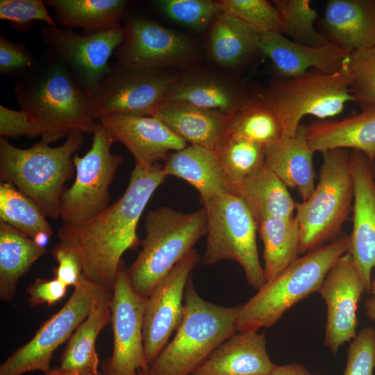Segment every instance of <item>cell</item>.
Wrapping results in <instances>:
<instances>
[{"instance_id":"cell-1","label":"cell","mask_w":375,"mask_h":375,"mask_svg":"<svg viewBox=\"0 0 375 375\" xmlns=\"http://www.w3.org/2000/svg\"><path fill=\"white\" fill-rule=\"evenodd\" d=\"M166 177L160 163H135L125 192L114 203L85 222L62 224L58 231L59 242L79 256L85 278L112 292L122 256L138 247L140 218Z\"/></svg>"},{"instance_id":"cell-2","label":"cell","mask_w":375,"mask_h":375,"mask_svg":"<svg viewBox=\"0 0 375 375\" xmlns=\"http://www.w3.org/2000/svg\"><path fill=\"white\" fill-rule=\"evenodd\" d=\"M14 93L49 144L74 132L93 133L91 94L70 69L49 51L31 71L16 78Z\"/></svg>"},{"instance_id":"cell-3","label":"cell","mask_w":375,"mask_h":375,"mask_svg":"<svg viewBox=\"0 0 375 375\" xmlns=\"http://www.w3.org/2000/svg\"><path fill=\"white\" fill-rule=\"evenodd\" d=\"M84 142L83 133H70L53 147L40 142L22 149L0 137V178L31 198L51 219L60 217L65 183L75 172L73 157Z\"/></svg>"},{"instance_id":"cell-4","label":"cell","mask_w":375,"mask_h":375,"mask_svg":"<svg viewBox=\"0 0 375 375\" xmlns=\"http://www.w3.org/2000/svg\"><path fill=\"white\" fill-rule=\"evenodd\" d=\"M349 236L340 234L333 241L298 257L273 280L241 305L238 331H258L274 325L295 303L318 292L328 272L349 248Z\"/></svg>"},{"instance_id":"cell-5","label":"cell","mask_w":375,"mask_h":375,"mask_svg":"<svg viewBox=\"0 0 375 375\" xmlns=\"http://www.w3.org/2000/svg\"><path fill=\"white\" fill-rule=\"evenodd\" d=\"M241 306L225 307L202 299L191 276L184 294V315L173 340L146 372L147 375H190L235 333Z\"/></svg>"},{"instance_id":"cell-6","label":"cell","mask_w":375,"mask_h":375,"mask_svg":"<svg viewBox=\"0 0 375 375\" xmlns=\"http://www.w3.org/2000/svg\"><path fill=\"white\" fill-rule=\"evenodd\" d=\"M142 250L126 269L135 291L147 299L160 281L207 233L205 208L191 212L168 206L151 210L144 219Z\"/></svg>"},{"instance_id":"cell-7","label":"cell","mask_w":375,"mask_h":375,"mask_svg":"<svg viewBox=\"0 0 375 375\" xmlns=\"http://www.w3.org/2000/svg\"><path fill=\"white\" fill-rule=\"evenodd\" d=\"M322 153L317 185L306 200L295 205L299 255L338 237L352 210L354 186L349 149H334Z\"/></svg>"},{"instance_id":"cell-8","label":"cell","mask_w":375,"mask_h":375,"mask_svg":"<svg viewBox=\"0 0 375 375\" xmlns=\"http://www.w3.org/2000/svg\"><path fill=\"white\" fill-rule=\"evenodd\" d=\"M351 85L349 66L332 74L311 70L295 78L278 77L264 97L280 122L282 137H288L297 133L304 116L328 119L342 112L353 101Z\"/></svg>"},{"instance_id":"cell-9","label":"cell","mask_w":375,"mask_h":375,"mask_svg":"<svg viewBox=\"0 0 375 375\" xmlns=\"http://www.w3.org/2000/svg\"><path fill=\"white\" fill-rule=\"evenodd\" d=\"M202 203L207 215L203 262L210 265L224 260L236 261L247 283L259 290L266 282L256 244L258 220L235 194H223Z\"/></svg>"},{"instance_id":"cell-10","label":"cell","mask_w":375,"mask_h":375,"mask_svg":"<svg viewBox=\"0 0 375 375\" xmlns=\"http://www.w3.org/2000/svg\"><path fill=\"white\" fill-rule=\"evenodd\" d=\"M92 134L90 150L73 157L76 178L65 188L60 205L63 224L85 222L110 206V186L123 158L111 152L115 142L99 122Z\"/></svg>"},{"instance_id":"cell-11","label":"cell","mask_w":375,"mask_h":375,"mask_svg":"<svg viewBox=\"0 0 375 375\" xmlns=\"http://www.w3.org/2000/svg\"><path fill=\"white\" fill-rule=\"evenodd\" d=\"M178 79L162 69L110 65L91 94L92 118L115 113L153 117Z\"/></svg>"},{"instance_id":"cell-12","label":"cell","mask_w":375,"mask_h":375,"mask_svg":"<svg viewBox=\"0 0 375 375\" xmlns=\"http://www.w3.org/2000/svg\"><path fill=\"white\" fill-rule=\"evenodd\" d=\"M112 292L83 276L63 307L44 322L29 342L16 350L0 366V375H22L33 371L44 374L56 349L69 340L88 317L92 304Z\"/></svg>"},{"instance_id":"cell-13","label":"cell","mask_w":375,"mask_h":375,"mask_svg":"<svg viewBox=\"0 0 375 375\" xmlns=\"http://www.w3.org/2000/svg\"><path fill=\"white\" fill-rule=\"evenodd\" d=\"M147 299L133 289L126 269L121 265L114 283L111 299L113 348L105 360L103 375H136L146 372L143 319Z\"/></svg>"},{"instance_id":"cell-14","label":"cell","mask_w":375,"mask_h":375,"mask_svg":"<svg viewBox=\"0 0 375 375\" xmlns=\"http://www.w3.org/2000/svg\"><path fill=\"white\" fill-rule=\"evenodd\" d=\"M124 33L120 25L104 32L83 34L71 28L46 26L42 38L47 51L60 59L91 94L108 72V60Z\"/></svg>"},{"instance_id":"cell-15","label":"cell","mask_w":375,"mask_h":375,"mask_svg":"<svg viewBox=\"0 0 375 375\" xmlns=\"http://www.w3.org/2000/svg\"><path fill=\"white\" fill-rule=\"evenodd\" d=\"M199 262V254L193 249L175 265L147 299L143 340L148 366L167 345L171 335L182 322L185 288Z\"/></svg>"},{"instance_id":"cell-16","label":"cell","mask_w":375,"mask_h":375,"mask_svg":"<svg viewBox=\"0 0 375 375\" xmlns=\"http://www.w3.org/2000/svg\"><path fill=\"white\" fill-rule=\"evenodd\" d=\"M318 292L327 308L324 344L335 355L357 334L358 304L366 292L361 271L349 252L331 267Z\"/></svg>"},{"instance_id":"cell-17","label":"cell","mask_w":375,"mask_h":375,"mask_svg":"<svg viewBox=\"0 0 375 375\" xmlns=\"http://www.w3.org/2000/svg\"><path fill=\"white\" fill-rule=\"evenodd\" d=\"M124 38L115 51L117 62L162 69L192 58L194 46L185 35L150 19L126 20Z\"/></svg>"},{"instance_id":"cell-18","label":"cell","mask_w":375,"mask_h":375,"mask_svg":"<svg viewBox=\"0 0 375 375\" xmlns=\"http://www.w3.org/2000/svg\"><path fill=\"white\" fill-rule=\"evenodd\" d=\"M249 32L258 52L272 61L278 77L295 78L311 70L332 74L349 66L350 53L331 42L307 46L280 33L261 31L250 25Z\"/></svg>"},{"instance_id":"cell-19","label":"cell","mask_w":375,"mask_h":375,"mask_svg":"<svg viewBox=\"0 0 375 375\" xmlns=\"http://www.w3.org/2000/svg\"><path fill=\"white\" fill-rule=\"evenodd\" d=\"M350 164L354 195L353 229L348 252L362 274L367 293L372 292V272L375 267V178L374 163L362 152L353 150Z\"/></svg>"},{"instance_id":"cell-20","label":"cell","mask_w":375,"mask_h":375,"mask_svg":"<svg viewBox=\"0 0 375 375\" xmlns=\"http://www.w3.org/2000/svg\"><path fill=\"white\" fill-rule=\"evenodd\" d=\"M112 140L122 143L135 163L152 165L189 144L155 117L108 114L98 119Z\"/></svg>"},{"instance_id":"cell-21","label":"cell","mask_w":375,"mask_h":375,"mask_svg":"<svg viewBox=\"0 0 375 375\" xmlns=\"http://www.w3.org/2000/svg\"><path fill=\"white\" fill-rule=\"evenodd\" d=\"M222 343L190 375H269L276 366L265 334L239 331Z\"/></svg>"},{"instance_id":"cell-22","label":"cell","mask_w":375,"mask_h":375,"mask_svg":"<svg viewBox=\"0 0 375 375\" xmlns=\"http://www.w3.org/2000/svg\"><path fill=\"white\" fill-rule=\"evenodd\" d=\"M163 170L167 176L181 178L199 193L202 202L223 194L235 192V185L219 156L206 148L188 145L170 153Z\"/></svg>"},{"instance_id":"cell-23","label":"cell","mask_w":375,"mask_h":375,"mask_svg":"<svg viewBox=\"0 0 375 375\" xmlns=\"http://www.w3.org/2000/svg\"><path fill=\"white\" fill-rule=\"evenodd\" d=\"M322 24L329 42L349 53L375 47V0H329Z\"/></svg>"},{"instance_id":"cell-24","label":"cell","mask_w":375,"mask_h":375,"mask_svg":"<svg viewBox=\"0 0 375 375\" xmlns=\"http://www.w3.org/2000/svg\"><path fill=\"white\" fill-rule=\"evenodd\" d=\"M233 116L190 106L162 103L153 117L162 121L188 144L206 148L218 155L228 135Z\"/></svg>"},{"instance_id":"cell-25","label":"cell","mask_w":375,"mask_h":375,"mask_svg":"<svg viewBox=\"0 0 375 375\" xmlns=\"http://www.w3.org/2000/svg\"><path fill=\"white\" fill-rule=\"evenodd\" d=\"M264 165L288 188L297 189L302 201L313 192L315 169L313 150L307 137L306 125L301 124L297 133L282 137L265 148Z\"/></svg>"},{"instance_id":"cell-26","label":"cell","mask_w":375,"mask_h":375,"mask_svg":"<svg viewBox=\"0 0 375 375\" xmlns=\"http://www.w3.org/2000/svg\"><path fill=\"white\" fill-rule=\"evenodd\" d=\"M313 151L352 149L375 160V111L361 110L342 119H319L306 126Z\"/></svg>"},{"instance_id":"cell-27","label":"cell","mask_w":375,"mask_h":375,"mask_svg":"<svg viewBox=\"0 0 375 375\" xmlns=\"http://www.w3.org/2000/svg\"><path fill=\"white\" fill-rule=\"evenodd\" d=\"M111 299L112 292H106L94 302L88 317L69 338L60 358V370L100 375L95 344L101 330L111 321Z\"/></svg>"},{"instance_id":"cell-28","label":"cell","mask_w":375,"mask_h":375,"mask_svg":"<svg viewBox=\"0 0 375 375\" xmlns=\"http://www.w3.org/2000/svg\"><path fill=\"white\" fill-rule=\"evenodd\" d=\"M248 98L223 81L196 75L178 78L162 103L190 106L233 116Z\"/></svg>"},{"instance_id":"cell-29","label":"cell","mask_w":375,"mask_h":375,"mask_svg":"<svg viewBox=\"0 0 375 375\" xmlns=\"http://www.w3.org/2000/svg\"><path fill=\"white\" fill-rule=\"evenodd\" d=\"M55 10L58 23L67 28H82L83 33L109 31L119 25L128 11L124 0H45Z\"/></svg>"},{"instance_id":"cell-30","label":"cell","mask_w":375,"mask_h":375,"mask_svg":"<svg viewBox=\"0 0 375 375\" xmlns=\"http://www.w3.org/2000/svg\"><path fill=\"white\" fill-rule=\"evenodd\" d=\"M234 194L244 201L258 224L267 217L294 216L296 202L288 188L265 165L237 184Z\"/></svg>"},{"instance_id":"cell-31","label":"cell","mask_w":375,"mask_h":375,"mask_svg":"<svg viewBox=\"0 0 375 375\" xmlns=\"http://www.w3.org/2000/svg\"><path fill=\"white\" fill-rule=\"evenodd\" d=\"M47 253L33 240L14 227L0 222V297L15 299L18 281Z\"/></svg>"},{"instance_id":"cell-32","label":"cell","mask_w":375,"mask_h":375,"mask_svg":"<svg viewBox=\"0 0 375 375\" xmlns=\"http://www.w3.org/2000/svg\"><path fill=\"white\" fill-rule=\"evenodd\" d=\"M263 243V272L269 282L293 262L299 255V226L297 217H267L258 224Z\"/></svg>"},{"instance_id":"cell-33","label":"cell","mask_w":375,"mask_h":375,"mask_svg":"<svg viewBox=\"0 0 375 375\" xmlns=\"http://www.w3.org/2000/svg\"><path fill=\"white\" fill-rule=\"evenodd\" d=\"M228 135L240 137L264 147L282 138L280 122L264 95L249 97L233 116Z\"/></svg>"},{"instance_id":"cell-34","label":"cell","mask_w":375,"mask_h":375,"mask_svg":"<svg viewBox=\"0 0 375 375\" xmlns=\"http://www.w3.org/2000/svg\"><path fill=\"white\" fill-rule=\"evenodd\" d=\"M210 51L213 60L225 67H235L258 52L247 24L224 13L215 19L210 35Z\"/></svg>"},{"instance_id":"cell-35","label":"cell","mask_w":375,"mask_h":375,"mask_svg":"<svg viewBox=\"0 0 375 375\" xmlns=\"http://www.w3.org/2000/svg\"><path fill=\"white\" fill-rule=\"evenodd\" d=\"M40 208L28 197L8 182L0 184V222L29 238L40 232L50 235L53 230Z\"/></svg>"},{"instance_id":"cell-36","label":"cell","mask_w":375,"mask_h":375,"mask_svg":"<svg viewBox=\"0 0 375 375\" xmlns=\"http://www.w3.org/2000/svg\"><path fill=\"white\" fill-rule=\"evenodd\" d=\"M273 4L278 12L281 34L284 36L295 42L312 47L330 42L315 26L318 14L309 0H274Z\"/></svg>"},{"instance_id":"cell-37","label":"cell","mask_w":375,"mask_h":375,"mask_svg":"<svg viewBox=\"0 0 375 375\" xmlns=\"http://www.w3.org/2000/svg\"><path fill=\"white\" fill-rule=\"evenodd\" d=\"M265 148L240 137H226L218 156L235 186L264 166Z\"/></svg>"},{"instance_id":"cell-38","label":"cell","mask_w":375,"mask_h":375,"mask_svg":"<svg viewBox=\"0 0 375 375\" xmlns=\"http://www.w3.org/2000/svg\"><path fill=\"white\" fill-rule=\"evenodd\" d=\"M350 90L361 110L375 111V47L350 53Z\"/></svg>"},{"instance_id":"cell-39","label":"cell","mask_w":375,"mask_h":375,"mask_svg":"<svg viewBox=\"0 0 375 375\" xmlns=\"http://www.w3.org/2000/svg\"><path fill=\"white\" fill-rule=\"evenodd\" d=\"M222 13L236 18L261 31L281 33L278 12L266 0H222Z\"/></svg>"},{"instance_id":"cell-40","label":"cell","mask_w":375,"mask_h":375,"mask_svg":"<svg viewBox=\"0 0 375 375\" xmlns=\"http://www.w3.org/2000/svg\"><path fill=\"white\" fill-rule=\"evenodd\" d=\"M156 4L169 19L194 30L204 28L222 12L219 2L210 0H160Z\"/></svg>"},{"instance_id":"cell-41","label":"cell","mask_w":375,"mask_h":375,"mask_svg":"<svg viewBox=\"0 0 375 375\" xmlns=\"http://www.w3.org/2000/svg\"><path fill=\"white\" fill-rule=\"evenodd\" d=\"M0 19L10 21L15 29L22 32L28 31L35 20L57 26L41 0H1Z\"/></svg>"},{"instance_id":"cell-42","label":"cell","mask_w":375,"mask_h":375,"mask_svg":"<svg viewBox=\"0 0 375 375\" xmlns=\"http://www.w3.org/2000/svg\"><path fill=\"white\" fill-rule=\"evenodd\" d=\"M375 369V329L362 328L351 342L344 375H374Z\"/></svg>"},{"instance_id":"cell-43","label":"cell","mask_w":375,"mask_h":375,"mask_svg":"<svg viewBox=\"0 0 375 375\" xmlns=\"http://www.w3.org/2000/svg\"><path fill=\"white\" fill-rule=\"evenodd\" d=\"M35 58L26 44L14 42L0 36V73L16 78L26 74L37 65Z\"/></svg>"},{"instance_id":"cell-44","label":"cell","mask_w":375,"mask_h":375,"mask_svg":"<svg viewBox=\"0 0 375 375\" xmlns=\"http://www.w3.org/2000/svg\"><path fill=\"white\" fill-rule=\"evenodd\" d=\"M51 253L58 265L53 269L54 278L65 285L76 288L83 277V265L79 256L65 244L58 242Z\"/></svg>"},{"instance_id":"cell-45","label":"cell","mask_w":375,"mask_h":375,"mask_svg":"<svg viewBox=\"0 0 375 375\" xmlns=\"http://www.w3.org/2000/svg\"><path fill=\"white\" fill-rule=\"evenodd\" d=\"M23 135L37 138L41 133L26 112L13 110L1 105L0 136L7 139Z\"/></svg>"},{"instance_id":"cell-46","label":"cell","mask_w":375,"mask_h":375,"mask_svg":"<svg viewBox=\"0 0 375 375\" xmlns=\"http://www.w3.org/2000/svg\"><path fill=\"white\" fill-rule=\"evenodd\" d=\"M67 286L56 278H37L26 288L31 307L40 305L53 306L66 295Z\"/></svg>"},{"instance_id":"cell-47","label":"cell","mask_w":375,"mask_h":375,"mask_svg":"<svg viewBox=\"0 0 375 375\" xmlns=\"http://www.w3.org/2000/svg\"><path fill=\"white\" fill-rule=\"evenodd\" d=\"M269 375H313L298 363L276 365Z\"/></svg>"},{"instance_id":"cell-48","label":"cell","mask_w":375,"mask_h":375,"mask_svg":"<svg viewBox=\"0 0 375 375\" xmlns=\"http://www.w3.org/2000/svg\"><path fill=\"white\" fill-rule=\"evenodd\" d=\"M365 304L367 316L375 322V295L373 294L369 297Z\"/></svg>"},{"instance_id":"cell-49","label":"cell","mask_w":375,"mask_h":375,"mask_svg":"<svg viewBox=\"0 0 375 375\" xmlns=\"http://www.w3.org/2000/svg\"><path fill=\"white\" fill-rule=\"evenodd\" d=\"M51 236V235L47 233L40 232L38 233L33 240L38 247L42 248H46Z\"/></svg>"},{"instance_id":"cell-50","label":"cell","mask_w":375,"mask_h":375,"mask_svg":"<svg viewBox=\"0 0 375 375\" xmlns=\"http://www.w3.org/2000/svg\"><path fill=\"white\" fill-rule=\"evenodd\" d=\"M47 374H48L49 375H84L78 373L63 372L60 370L58 368L50 369V371Z\"/></svg>"},{"instance_id":"cell-51","label":"cell","mask_w":375,"mask_h":375,"mask_svg":"<svg viewBox=\"0 0 375 375\" xmlns=\"http://www.w3.org/2000/svg\"><path fill=\"white\" fill-rule=\"evenodd\" d=\"M372 292L375 295V281L372 286Z\"/></svg>"},{"instance_id":"cell-52","label":"cell","mask_w":375,"mask_h":375,"mask_svg":"<svg viewBox=\"0 0 375 375\" xmlns=\"http://www.w3.org/2000/svg\"><path fill=\"white\" fill-rule=\"evenodd\" d=\"M136 375H147L144 372H139Z\"/></svg>"},{"instance_id":"cell-53","label":"cell","mask_w":375,"mask_h":375,"mask_svg":"<svg viewBox=\"0 0 375 375\" xmlns=\"http://www.w3.org/2000/svg\"><path fill=\"white\" fill-rule=\"evenodd\" d=\"M373 171H374V178H375V165H374V163Z\"/></svg>"},{"instance_id":"cell-54","label":"cell","mask_w":375,"mask_h":375,"mask_svg":"<svg viewBox=\"0 0 375 375\" xmlns=\"http://www.w3.org/2000/svg\"><path fill=\"white\" fill-rule=\"evenodd\" d=\"M45 375H49L48 374H46Z\"/></svg>"},{"instance_id":"cell-55","label":"cell","mask_w":375,"mask_h":375,"mask_svg":"<svg viewBox=\"0 0 375 375\" xmlns=\"http://www.w3.org/2000/svg\"><path fill=\"white\" fill-rule=\"evenodd\" d=\"M374 165H375V160H374Z\"/></svg>"}]
</instances>
